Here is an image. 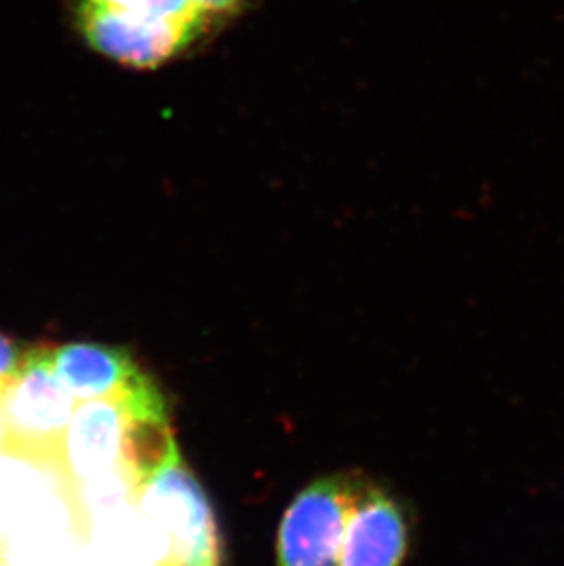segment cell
Listing matches in <instances>:
<instances>
[{"label":"cell","instance_id":"obj_1","mask_svg":"<svg viewBox=\"0 0 564 566\" xmlns=\"http://www.w3.org/2000/svg\"><path fill=\"white\" fill-rule=\"evenodd\" d=\"M253 0H77V24L97 54L158 70L198 54L234 27Z\"/></svg>","mask_w":564,"mask_h":566},{"label":"cell","instance_id":"obj_2","mask_svg":"<svg viewBox=\"0 0 564 566\" xmlns=\"http://www.w3.org/2000/svg\"><path fill=\"white\" fill-rule=\"evenodd\" d=\"M50 345H33L15 384L0 398L2 453L52 465L64 479L66 437L77 400L50 365Z\"/></svg>","mask_w":564,"mask_h":566},{"label":"cell","instance_id":"obj_3","mask_svg":"<svg viewBox=\"0 0 564 566\" xmlns=\"http://www.w3.org/2000/svg\"><path fill=\"white\" fill-rule=\"evenodd\" d=\"M138 499L166 528L170 562L178 566H222V543L206 492L176 443L145 481Z\"/></svg>","mask_w":564,"mask_h":566},{"label":"cell","instance_id":"obj_4","mask_svg":"<svg viewBox=\"0 0 564 566\" xmlns=\"http://www.w3.org/2000/svg\"><path fill=\"white\" fill-rule=\"evenodd\" d=\"M365 479L345 471L301 490L281 518L278 566H341L346 524Z\"/></svg>","mask_w":564,"mask_h":566},{"label":"cell","instance_id":"obj_5","mask_svg":"<svg viewBox=\"0 0 564 566\" xmlns=\"http://www.w3.org/2000/svg\"><path fill=\"white\" fill-rule=\"evenodd\" d=\"M128 415L119 400L81 401L75 407L66 437L64 481L70 490L77 482L94 481L108 473H123Z\"/></svg>","mask_w":564,"mask_h":566},{"label":"cell","instance_id":"obj_6","mask_svg":"<svg viewBox=\"0 0 564 566\" xmlns=\"http://www.w3.org/2000/svg\"><path fill=\"white\" fill-rule=\"evenodd\" d=\"M409 548V523L404 510L365 479L346 524L341 566H399Z\"/></svg>","mask_w":564,"mask_h":566},{"label":"cell","instance_id":"obj_7","mask_svg":"<svg viewBox=\"0 0 564 566\" xmlns=\"http://www.w3.org/2000/svg\"><path fill=\"white\" fill-rule=\"evenodd\" d=\"M50 365L77 403L92 400H122L150 381L127 348L102 343L50 345Z\"/></svg>","mask_w":564,"mask_h":566},{"label":"cell","instance_id":"obj_8","mask_svg":"<svg viewBox=\"0 0 564 566\" xmlns=\"http://www.w3.org/2000/svg\"><path fill=\"white\" fill-rule=\"evenodd\" d=\"M33 345L19 342L17 337L0 332V398L27 367Z\"/></svg>","mask_w":564,"mask_h":566},{"label":"cell","instance_id":"obj_9","mask_svg":"<svg viewBox=\"0 0 564 566\" xmlns=\"http://www.w3.org/2000/svg\"><path fill=\"white\" fill-rule=\"evenodd\" d=\"M158 566H178L175 562H170V559H166V562L161 563V565Z\"/></svg>","mask_w":564,"mask_h":566},{"label":"cell","instance_id":"obj_10","mask_svg":"<svg viewBox=\"0 0 564 566\" xmlns=\"http://www.w3.org/2000/svg\"><path fill=\"white\" fill-rule=\"evenodd\" d=\"M2 437H4V434H2V426H0V451H2Z\"/></svg>","mask_w":564,"mask_h":566}]
</instances>
